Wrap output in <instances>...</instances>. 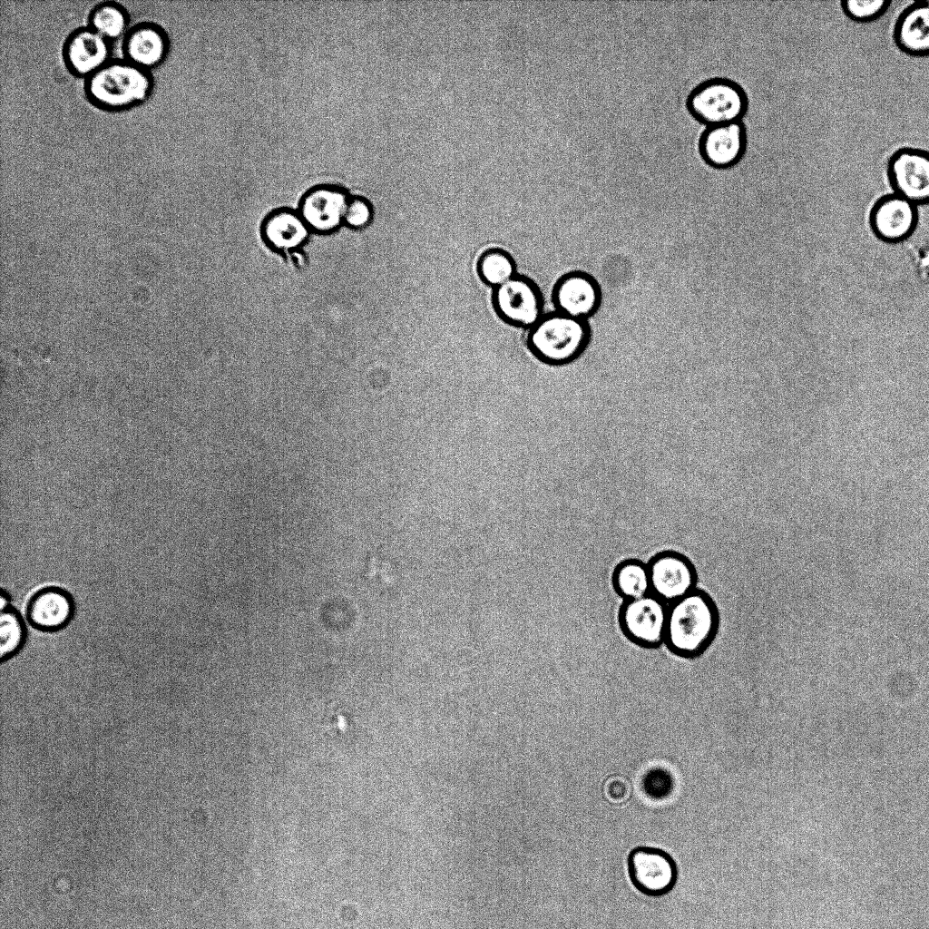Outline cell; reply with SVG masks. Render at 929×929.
<instances>
[{
	"label": "cell",
	"instance_id": "cell-14",
	"mask_svg": "<svg viewBox=\"0 0 929 929\" xmlns=\"http://www.w3.org/2000/svg\"><path fill=\"white\" fill-rule=\"evenodd\" d=\"M75 613V602L65 589L49 585L35 591L28 600L25 616L28 623L42 632H57L70 624Z\"/></svg>",
	"mask_w": 929,
	"mask_h": 929
},
{
	"label": "cell",
	"instance_id": "cell-18",
	"mask_svg": "<svg viewBox=\"0 0 929 929\" xmlns=\"http://www.w3.org/2000/svg\"><path fill=\"white\" fill-rule=\"evenodd\" d=\"M122 51L125 60L150 71L167 56L169 40L164 30L152 23H141L128 30L123 36Z\"/></svg>",
	"mask_w": 929,
	"mask_h": 929
},
{
	"label": "cell",
	"instance_id": "cell-9",
	"mask_svg": "<svg viewBox=\"0 0 929 929\" xmlns=\"http://www.w3.org/2000/svg\"><path fill=\"white\" fill-rule=\"evenodd\" d=\"M350 196L347 190L339 184H317L301 196L298 211L310 231L329 234L343 225Z\"/></svg>",
	"mask_w": 929,
	"mask_h": 929
},
{
	"label": "cell",
	"instance_id": "cell-26",
	"mask_svg": "<svg viewBox=\"0 0 929 929\" xmlns=\"http://www.w3.org/2000/svg\"><path fill=\"white\" fill-rule=\"evenodd\" d=\"M631 792L632 787L630 780L619 774L608 777L602 786L603 797L612 804L626 802L631 797Z\"/></svg>",
	"mask_w": 929,
	"mask_h": 929
},
{
	"label": "cell",
	"instance_id": "cell-16",
	"mask_svg": "<svg viewBox=\"0 0 929 929\" xmlns=\"http://www.w3.org/2000/svg\"><path fill=\"white\" fill-rule=\"evenodd\" d=\"M893 40L908 56H929V0L914 1L900 12L894 24Z\"/></svg>",
	"mask_w": 929,
	"mask_h": 929
},
{
	"label": "cell",
	"instance_id": "cell-5",
	"mask_svg": "<svg viewBox=\"0 0 929 929\" xmlns=\"http://www.w3.org/2000/svg\"><path fill=\"white\" fill-rule=\"evenodd\" d=\"M886 176L892 192L916 206L929 204V151L901 147L886 163Z\"/></svg>",
	"mask_w": 929,
	"mask_h": 929
},
{
	"label": "cell",
	"instance_id": "cell-11",
	"mask_svg": "<svg viewBox=\"0 0 929 929\" xmlns=\"http://www.w3.org/2000/svg\"><path fill=\"white\" fill-rule=\"evenodd\" d=\"M647 564L651 593L665 602L672 603L696 589L695 566L684 554L676 551L660 552Z\"/></svg>",
	"mask_w": 929,
	"mask_h": 929
},
{
	"label": "cell",
	"instance_id": "cell-24",
	"mask_svg": "<svg viewBox=\"0 0 929 929\" xmlns=\"http://www.w3.org/2000/svg\"><path fill=\"white\" fill-rule=\"evenodd\" d=\"M641 786L647 797L653 800H662L672 793L674 780L666 769L653 768L644 774Z\"/></svg>",
	"mask_w": 929,
	"mask_h": 929
},
{
	"label": "cell",
	"instance_id": "cell-12",
	"mask_svg": "<svg viewBox=\"0 0 929 929\" xmlns=\"http://www.w3.org/2000/svg\"><path fill=\"white\" fill-rule=\"evenodd\" d=\"M748 142L743 121L707 126L699 134L698 152L707 166L719 171L729 170L742 161Z\"/></svg>",
	"mask_w": 929,
	"mask_h": 929
},
{
	"label": "cell",
	"instance_id": "cell-6",
	"mask_svg": "<svg viewBox=\"0 0 929 929\" xmlns=\"http://www.w3.org/2000/svg\"><path fill=\"white\" fill-rule=\"evenodd\" d=\"M669 604L652 593L627 600L620 611V624L625 635L643 647L653 648L665 641Z\"/></svg>",
	"mask_w": 929,
	"mask_h": 929
},
{
	"label": "cell",
	"instance_id": "cell-20",
	"mask_svg": "<svg viewBox=\"0 0 929 929\" xmlns=\"http://www.w3.org/2000/svg\"><path fill=\"white\" fill-rule=\"evenodd\" d=\"M88 21L89 27L110 42L124 36L129 30V15L122 5L115 2H104L94 6Z\"/></svg>",
	"mask_w": 929,
	"mask_h": 929
},
{
	"label": "cell",
	"instance_id": "cell-27",
	"mask_svg": "<svg viewBox=\"0 0 929 929\" xmlns=\"http://www.w3.org/2000/svg\"><path fill=\"white\" fill-rule=\"evenodd\" d=\"M0 599H1V604H0L1 611L12 606V596H11V594L9 593V592L7 590L2 589Z\"/></svg>",
	"mask_w": 929,
	"mask_h": 929
},
{
	"label": "cell",
	"instance_id": "cell-3",
	"mask_svg": "<svg viewBox=\"0 0 929 929\" xmlns=\"http://www.w3.org/2000/svg\"><path fill=\"white\" fill-rule=\"evenodd\" d=\"M588 320L559 311L543 314L528 334L531 352L542 362L562 366L579 358L591 343Z\"/></svg>",
	"mask_w": 929,
	"mask_h": 929
},
{
	"label": "cell",
	"instance_id": "cell-17",
	"mask_svg": "<svg viewBox=\"0 0 929 929\" xmlns=\"http://www.w3.org/2000/svg\"><path fill=\"white\" fill-rule=\"evenodd\" d=\"M260 231L269 249L291 253L307 242L310 230L298 210L282 207L271 210L264 218Z\"/></svg>",
	"mask_w": 929,
	"mask_h": 929
},
{
	"label": "cell",
	"instance_id": "cell-15",
	"mask_svg": "<svg viewBox=\"0 0 929 929\" xmlns=\"http://www.w3.org/2000/svg\"><path fill=\"white\" fill-rule=\"evenodd\" d=\"M111 53V42L89 26L73 31L63 48L69 71L85 79L112 60Z\"/></svg>",
	"mask_w": 929,
	"mask_h": 929
},
{
	"label": "cell",
	"instance_id": "cell-22",
	"mask_svg": "<svg viewBox=\"0 0 929 929\" xmlns=\"http://www.w3.org/2000/svg\"><path fill=\"white\" fill-rule=\"evenodd\" d=\"M27 639V628L20 612L13 606L1 611L0 657L4 662L17 655Z\"/></svg>",
	"mask_w": 929,
	"mask_h": 929
},
{
	"label": "cell",
	"instance_id": "cell-8",
	"mask_svg": "<svg viewBox=\"0 0 929 929\" xmlns=\"http://www.w3.org/2000/svg\"><path fill=\"white\" fill-rule=\"evenodd\" d=\"M494 308L498 316L514 326L532 328L543 317V296L531 279L515 275L494 288Z\"/></svg>",
	"mask_w": 929,
	"mask_h": 929
},
{
	"label": "cell",
	"instance_id": "cell-4",
	"mask_svg": "<svg viewBox=\"0 0 929 929\" xmlns=\"http://www.w3.org/2000/svg\"><path fill=\"white\" fill-rule=\"evenodd\" d=\"M685 107L695 121L707 127L743 121L749 99L738 82L715 76L701 81L689 92Z\"/></svg>",
	"mask_w": 929,
	"mask_h": 929
},
{
	"label": "cell",
	"instance_id": "cell-19",
	"mask_svg": "<svg viewBox=\"0 0 929 929\" xmlns=\"http://www.w3.org/2000/svg\"><path fill=\"white\" fill-rule=\"evenodd\" d=\"M615 591L626 600L644 597L651 593L648 564L637 559L621 562L612 573Z\"/></svg>",
	"mask_w": 929,
	"mask_h": 929
},
{
	"label": "cell",
	"instance_id": "cell-25",
	"mask_svg": "<svg viewBox=\"0 0 929 929\" xmlns=\"http://www.w3.org/2000/svg\"><path fill=\"white\" fill-rule=\"evenodd\" d=\"M373 216V206L366 197L351 195L345 210L343 225L351 230H362L371 223Z\"/></svg>",
	"mask_w": 929,
	"mask_h": 929
},
{
	"label": "cell",
	"instance_id": "cell-1",
	"mask_svg": "<svg viewBox=\"0 0 929 929\" xmlns=\"http://www.w3.org/2000/svg\"><path fill=\"white\" fill-rule=\"evenodd\" d=\"M718 626L719 614L712 599L695 589L669 604L665 641L680 656H697L710 644Z\"/></svg>",
	"mask_w": 929,
	"mask_h": 929
},
{
	"label": "cell",
	"instance_id": "cell-13",
	"mask_svg": "<svg viewBox=\"0 0 929 929\" xmlns=\"http://www.w3.org/2000/svg\"><path fill=\"white\" fill-rule=\"evenodd\" d=\"M602 300L597 279L582 270L563 274L554 284L553 301L557 311L588 320L599 310Z\"/></svg>",
	"mask_w": 929,
	"mask_h": 929
},
{
	"label": "cell",
	"instance_id": "cell-21",
	"mask_svg": "<svg viewBox=\"0 0 929 929\" xmlns=\"http://www.w3.org/2000/svg\"><path fill=\"white\" fill-rule=\"evenodd\" d=\"M477 273L484 283L494 288L516 275V264L504 249L493 248L484 251L478 259Z\"/></svg>",
	"mask_w": 929,
	"mask_h": 929
},
{
	"label": "cell",
	"instance_id": "cell-10",
	"mask_svg": "<svg viewBox=\"0 0 929 929\" xmlns=\"http://www.w3.org/2000/svg\"><path fill=\"white\" fill-rule=\"evenodd\" d=\"M918 206L894 192L878 197L869 210V225L883 242L898 244L908 240L917 229Z\"/></svg>",
	"mask_w": 929,
	"mask_h": 929
},
{
	"label": "cell",
	"instance_id": "cell-7",
	"mask_svg": "<svg viewBox=\"0 0 929 929\" xmlns=\"http://www.w3.org/2000/svg\"><path fill=\"white\" fill-rule=\"evenodd\" d=\"M627 862L630 879L643 895L660 897L670 893L676 885L677 865L662 849L637 846L630 852Z\"/></svg>",
	"mask_w": 929,
	"mask_h": 929
},
{
	"label": "cell",
	"instance_id": "cell-2",
	"mask_svg": "<svg viewBox=\"0 0 929 929\" xmlns=\"http://www.w3.org/2000/svg\"><path fill=\"white\" fill-rule=\"evenodd\" d=\"M153 88L150 71L129 61L111 60L85 80L90 102L103 110H126L145 102Z\"/></svg>",
	"mask_w": 929,
	"mask_h": 929
},
{
	"label": "cell",
	"instance_id": "cell-23",
	"mask_svg": "<svg viewBox=\"0 0 929 929\" xmlns=\"http://www.w3.org/2000/svg\"><path fill=\"white\" fill-rule=\"evenodd\" d=\"M889 0H842L840 7L843 14L856 23H871L881 18L889 9Z\"/></svg>",
	"mask_w": 929,
	"mask_h": 929
}]
</instances>
